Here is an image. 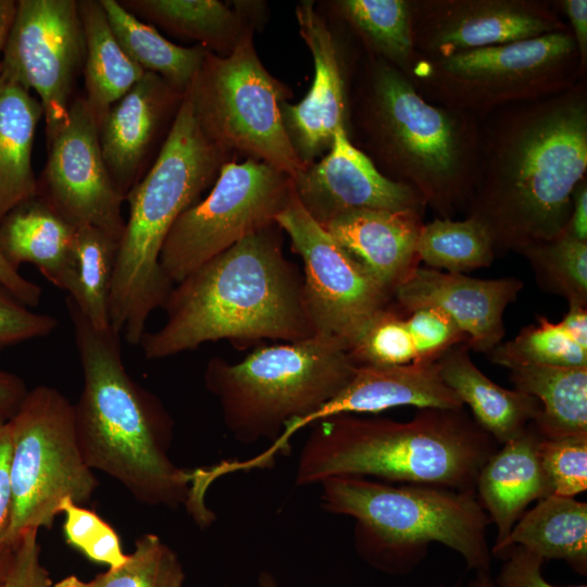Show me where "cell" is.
I'll list each match as a JSON object with an SVG mask.
<instances>
[{
    "mask_svg": "<svg viewBox=\"0 0 587 587\" xmlns=\"http://www.w3.org/2000/svg\"><path fill=\"white\" fill-rule=\"evenodd\" d=\"M587 172V78L550 97L480 118L479 152L465 217L495 253L520 252L563 232Z\"/></svg>",
    "mask_w": 587,
    "mask_h": 587,
    "instance_id": "cell-1",
    "label": "cell"
},
{
    "mask_svg": "<svg viewBox=\"0 0 587 587\" xmlns=\"http://www.w3.org/2000/svg\"><path fill=\"white\" fill-rule=\"evenodd\" d=\"M83 371V389L74 419L83 457L124 486L140 503L184 507L200 527L215 521L207 492L227 474L226 462L183 469L168 455L173 420L161 401L127 372L121 335L111 326L95 328L66 297Z\"/></svg>",
    "mask_w": 587,
    "mask_h": 587,
    "instance_id": "cell-2",
    "label": "cell"
},
{
    "mask_svg": "<svg viewBox=\"0 0 587 587\" xmlns=\"http://www.w3.org/2000/svg\"><path fill=\"white\" fill-rule=\"evenodd\" d=\"M276 226L241 239L173 286L163 305L164 324L139 342L146 359L221 339L294 342L315 335L303 276L286 259Z\"/></svg>",
    "mask_w": 587,
    "mask_h": 587,
    "instance_id": "cell-3",
    "label": "cell"
},
{
    "mask_svg": "<svg viewBox=\"0 0 587 587\" xmlns=\"http://www.w3.org/2000/svg\"><path fill=\"white\" fill-rule=\"evenodd\" d=\"M347 92V126L386 177L410 186L437 217L465 212L476 177L480 120L426 101L410 78L366 53Z\"/></svg>",
    "mask_w": 587,
    "mask_h": 587,
    "instance_id": "cell-4",
    "label": "cell"
},
{
    "mask_svg": "<svg viewBox=\"0 0 587 587\" xmlns=\"http://www.w3.org/2000/svg\"><path fill=\"white\" fill-rule=\"evenodd\" d=\"M311 426L295 485L335 476L474 490L497 441L464 409H419L408 422L337 414Z\"/></svg>",
    "mask_w": 587,
    "mask_h": 587,
    "instance_id": "cell-5",
    "label": "cell"
},
{
    "mask_svg": "<svg viewBox=\"0 0 587 587\" xmlns=\"http://www.w3.org/2000/svg\"><path fill=\"white\" fill-rule=\"evenodd\" d=\"M228 154L202 132L185 95L154 163L127 193L129 204L109 299L111 327L139 346L149 315L174 284L160 265L164 240L179 215L214 184Z\"/></svg>",
    "mask_w": 587,
    "mask_h": 587,
    "instance_id": "cell-6",
    "label": "cell"
},
{
    "mask_svg": "<svg viewBox=\"0 0 587 587\" xmlns=\"http://www.w3.org/2000/svg\"><path fill=\"white\" fill-rule=\"evenodd\" d=\"M320 485L321 508L354 520L355 551L372 567L409 574L438 542L458 552L467 569L490 573V521L474 490L360 476H335Z\"/></svg>",
    "mask_w": 587,
    "mask_h": 587,
    "instance_id": "cell-7",
    "label": "cell"
},
{
    "mask_svg": "<svg viewBox=\"0 0 587 587\" xmlns=\"http://www.w3.org/2000/svg\"><path fill=\"white\" fill-rule=\"evenodd\" d=\"M358 363L340 339L323 335L257 349L238 363L213 358L204 385L240 444L270 440L267 466L290 437L353 377Z\"/></svg>",
    "mask_w": 587,
    "mask_h": 587,
    "instance_id": "cell-8",
    "label": "cell"
},
{
    "mask_svg": "<svg viewBox=\"0 0 587 587\" xmlns=\"http://www.w3.org/2000/svg\"><path fill=\"white\" fill-rule=\"evenodd\" d=\"M428 102L483 118L564 92L587 78L570 28L448 58L417 57L407 75Z\"/></svg>",
    "mask_w": 587,
    "mask_h": 587,
    "instance_id": "cell-9",
    "label": "cell"
},
{
    "mask_svg": "<svg viewBox=\"0 0 587 587\" xmlns=\"http://www.w3.org/2000/svg\"><path fill=\"white\" fill-rule=\"evenodd\" d=\"M204 135L221 150L264 162L294 179L307 165L286 133L280 104L290 90L260 61L252 29L234 51H210L185 93Z\"/></svg>",
    "mask_w": 587,
    "mask_h": 587,
    "instance_id": "cell-10",
    "label": "cell"
},
{
    "mask_svg": "<svg viewBox=\"0 0 587 587\" xmlns=\"http://www.w3.org/2000/svg\"><path fill=\"white\" fill-rule=\"evenodd\" d=\"M10 426L12 508L3 542L15 544L27 529H51L62 500L88 501L98 480L80 451L74 405L58 389L28 390Z\"/></svg>",
    "mask_w": 587,
    "mask_h": 587,
    "instance_id": "cell-11",
    "label": "cell"
},
{
    "mask_svg": "<svg viewBox=\"0 0 587 587\" xmlns=\"http://www.w3.org/2000/svg\"><path fill=\"white\" fill-rule=\"evenodd\" d=\"M292 192V179L264 162L227 161L209 195L171 227L160 253L164 274L177 284L241 239L275 225Z\"/></svg>",
    "mask_w": 587,
    "mask_h": 587,
    "instance_id": "cell-12",
    "label": "cell"
},
{
    "mask_svg": "<svg viewBox=\"0 0 587 587\" xmlns=\"http://www.w3.org/2000/svg\"><path fill=\"white\" fill-rule=\"evenodd\" d=\"M276 224L303 261V297L315 335L348 349L371 319L389 307L391 294L303 208L295 190Z\"/></svg>",
    "mask_w": 587,
    "mask_h": 587,
    "instance_id": "cell-13",
    "label": "cell"
},
{
    "mask_svg": "<svg viewBox=\"0 0 587 587\" xmlns=\"http://www.w3.org/2000/svg\"><path fill=\"white\" fill-rule=\"evenodd\" d=\"M84 60L85 39L76 0L17 1L0 76L37 93L47 141L67 116Z\"/></svg>",
    "mask_w": 587,
    "mask_h": 587,
    "instance_id": "cell-14",
    "label": "cell"
},
{
    "mask_svg": "<svg viewBox=\"0 0 587 587\" xmlns=\"http://www.w3.org/2000/svg\"><path fill=\"white\" fill-rule=\"evenodd\" d=\"M37 195L75 227L93 226L121 241L125 201L104 163L97 120L85 97L73 98L51 140Z\"/></svg>",
    "mask_w": 587,
    "mask_h": 587,
    "instance_id": "cell-15",
    "label": "cell"
},
{
    "mask_svg": "<svg viewBox=\"0 0 587 587\" xmlns=\"http://www.w3.org/2000/svg\"><path fill=\"white\" fill-rule=\"evenodd\" d=\"M417 57L441 59L569 28L550 0H411Z\"/></svg>",
    "mask_w": 587,
    "mask_h": 587,
    "instance_id": "cell-16",
    "label": "cell"
},
{
    "mask_svg": "<svg viewBox=\"0 0 587 587\" xmlns=\"http://www.w3.org/2000/svg\"><path fill=\"white\" fill-rule=\"evenodd\" d=\"M307 212L323 225L357 209L416 211L426 205L410 186L382 174L350 140L345 125L335 133L328 153L292 179Z\"/></svg>",
    "mask_w": 587,
    "mask_h": 587,
    "instance_id": "cell-17",
    "label": "cell"
},
{
    "mask_svg": "<svg viewBox=\"0 0 587 587\" xmlns=\"http://www.w3.org/2000/svg\"><path fill=\"white\" fill-rule=\"evenodd\" d=\"M523 285L514 277L480 279L417 266L391 298L407 313L420 308L441 311L465 335L469 349L489 353L501 344L504 311Z\"/></svg>",
    "mask_w": 587,
    "mask_h": 587,
    "instance_id": "cell-18",
    "label": "cell"
},
{
    "mask_svg": "<svg viewBox=\"0 0 587 587\" xmlns=\"http://www.w3.org/2000/svg\"><path fill=\"white\" fill-rule=\"evenodd\" d=\"M296 18L313 58L314 79L299 103L284 101L280 112L290 142L308 166L329 150L336 130L341 125L347 126L348 90L337 41L313 2H299Z\"/></svg>",
    "mask_w": 587,
    "mask_h": 587,
    "instance_id": "cell-19",
    "label": "cell"
},
{
    "mask_svg": "<svg viewBox=\"0 0 587 587\" xmlns=\"http://www.w3.org/2000/svg\"><path fill=\"white\" fill-rule=\"evenodd\" d=\"M184 95L157 74L142 77L97 120L99 143L110 177L125 200L141 179L160 129Z\"/></svg>",
    "mask_w": 587,
    "mask_h": 587,
    "instance_id": "cell-20",
    "label": "cell"
},
{
    "mask_svg": "<svg viewBox=\"0 0 587 587\" xmlns=\"http://www.w3.org/2000/svg\"><path fill=\"white\" fill-rule=\"evenodd\" d=\"M423 213L357 209L339 214L323 228L391 294L419 266L416 242Z\"/></svg>",
    "mask_w": 587,
    "mask_h": 587,
    "instance_id": "cell-21",
    "label": "cell"
},
{
    "mask_svg": "<svg viewBox=\"0 0 587 587\" xmlns=\"http://www.w3.org/2000/svg\"><path fill=\"white\" fill-rule=\"evenodd\" d=\"M407 405L464 408L442 380L437 360L392 366L359 365L350 382L309 419L307 426L332 415L378 413Z\"/></svg>",
    "mask_w": 587,
    "mask_h": 587,
    "instance_id": "cell-22",
    "label": "cell"
},
{
    "mask_svg": "<svg viewBox=\"0 0 587 587\" xmlns=\"http://www.w3.org/2000/svg\"><path fill=\"white\" fill-rule=\"evenodd\" d=\"M540 439L530 423L497 449L478 473L475 495L497 528L492 547L507 538L530 502L553 495L538 454Z\"/></svg>",
    "mask_w": 587,
    "mask_h": 587,
    "instance_id": "cell-23",
    "label": "cell"
},
{
    "mask_svg": "<svg viewBox=\"0 0 587 587\" xmlns=\"http://www.w3.org/2000/svg\"><path fill=\"white\" fill-rule=\"evenodd\" d=\"M76 228L36 195L0 221V252L16 270L22 263L35 265L51 284L72 296Z\"/></svg>",
    "mask_w": 587,
    "mask_h": 587,
    "instance_id": "cell-24",
    "label": "cell"
},
{
    "mask_svg": "<svg viewBox=\"0 0 587 587\" xmlns=\"http://www.w3.org/2000/svg\"><path fill=\"white\" fill-rule=\"evenodd\" d=\"M439 374L463 404H467L475 422L498 445L519 437L535 421L539 401L517 389H505L487 377L473 363L469 347L459 344L437 359Z\"/></svg>",
    "mask_w": 587,
    "mask_h": 587,
    "instance_id": "cell-25",
    "label": "cell"
},
{
    "mask_svg": "<svg viewBox=\"0 0 587 587\" xmlns=\"http://www.w3.org/2000/svg\"><path fill=\"white\" fill-rule=\"evenodd\" d=\"M520 546L545 560H563L577 574H587V503L550 495L524 512L507 538L490 549L499 558Z\"/></svg>",
    "mask_w": 587,
    "mask_h": 587,
    "instance_id": "cell-26",
    "label": "cell"
},
{
    "mask_svg": "<svg viewBox=\"0 0 587 587\" xmlns=\"http://www.w3.org/2000/svg\"><path fill=\"white\" fill-rule=\"evenodd\" d=\"M42 116L39 99L0 76V221L37 195L32 153Z\"/></svg>",
    "mask_w": 587,
    "mask_h": 587,
    "instance_id": "cell-27",
    "label": "cell"
},
{
    "mask_svg": "<svg viewBox=\"0 0 587 587\" xmlns=\"http://www.w3.org/2000/svg\"><path fill=\"white\" fill-rule=\"evenodd\" d=\"M509 370L515 389L540 403L533 425L541 438L587 434V366L523 364Z\"/></svg>",
    "mask_w": 587,
    "mask_h": 587,
    "instance_id": "cell-28",
    "label": "cell"
},
{
    "mask_svg": "<svg viewBox=\"0 0 587 587\" xmlns=\"http://www.w3.org/2000/svg\"><path fill=\"white\" fill-rule=\"evenodd\" d=\"M122 7L167 33L226 57L252 29L241 12L217 0H121Z\"/></svg>",
    "mask_w": 587,
    "mask_h": 587,
    "instance_id": "cell-29",
    "label": "cell"
},
{
    "mask_svg": "<svg viewBox=\"0 0 587 587\" xmlns=\"http://www.w3.org/2000/svg\"><path fill=\"white\" fill-rule=\"evenodd\" d=\"M85 39V99L96 120L145 74L122 49L100 0L77 1Z\"/></svg>",
    "mask_w": 587,
    "mask_h": 587,
    "instance_id": "cell-30",
    "label": "cell"
},
{
    "mask_svg": "<svg viewBox=\"0 0 587 587\" xmlns=\"http://www.w3.org/2000/svg\"><path fill=\"white\" fill-rule=\"evenodd\" d=\"M100 1L111 29L125 53L145 72L157 74L185 96L208 50L199 45H175L153 26L125 10L118 1Z\"/></svg>",
    "mask_w": 587,
    "mask_h": 587,
    "instance_id": "cell-31",
    "label": "cell"
},
{
    "mask_svg": "<svg viewBox=\"0 0 587 587\" xmlns=\"http://www.w3.org/2000/svg\"><path fill=\"white\" fill-rule=\"evenodd\" d=\"M336 15L360 38L366 53L408 75L417 58L412 39L411 0H339Z\"/></svg>",
    "mask_w": 587,
    "mask_h": 587,
    "instance_id": "cell-32",
    "label": "cell"
},
{
    "mask_svg": "<svg viewBox=\"0 0 587 587\" xmlns=\"http://www.w3.org/2000/svg\"><path fill=\"white\" fill-rule=\"evenodd\" d=\"M416 255L434 270L463 273L489 266L496 258L485 227L471 217H436L424 223L416 242Z\"/></svg>",
    "mask_w": 587,
    "mask_h": 587,
    "instance_id": "cell-33",
    "label": "cell"
},
{
    "mask_svg": "<svg viewBox=\"0 0 587 587\" xmlns=\"http://www.w3.org/2000/svg\"><path fill=\"white\" fill-rule=\"evenodd\" d=\"M118 245L120 241L93 226L76 228L75 289L67 297L98 329L111 326L109 299Z\"/></svg>",
    "mask_w": 587,
    "mask_h": 587,
    "instance_id": "cell-34",
    "label": "cell"
},
{
    "mask_svg": "<svg viewBox=\"0 0 587 587\" xmlns=\"http://www.w3.org/2000/svg\"><path fill=\"white\" fill-rule=\"evenodd\" d=\"M492 363L511 369L523 364L565 367L587 366V344L563 324L537 316L536 323L521 329L511 340L489 352Z\"/></svg>",
    "mask_w": 587,
    "mask_h": 587,
    "instance_id": "cell-35",
    "label": "cell"
},
{
    "mask_svg": "<svg viewBox=\"0 0 587 587\" xmlns=\"http://www.w3.org/2000/svg\"><path fill=\"white\" fill-rule=\"evenodd\" d=\"M538 284L562 296L569 305L587 308V241L566 232L521 250Z\"/></svg>",
    "mask_w": 587,
    "mask_h": 587,
    "instance_id": "cell-36",
    "label": "cell"
},
{
    "mask_svg": "<svg viewBox=\"0 0 587 587\" xmlns=\"http://www.w3.org/2000/svg\"><path fill=\"white\" fill-rule=\"evenodd\" d=\"M185 572L175 551L154 534L137 538L125 562L97 575L92 587H183Z\"/></svg>",
    "mask_w": 587,
    "mask_h": 587,
    "instance_id": "cell-37",
    "label": "cell"
},
{
    "mask_svg": "<svg viewBox=\"0 0 587 587\" xmlns=\"http://www.w3.org/2000/svg\"><path fill=\"white\" fill-rule=\"evenodd\" d=\"M349 352L358 365L392 366L417 360L405 315L390 307L371 319Z\"/></svg>",
    "mask_w": 587,
    "mask_h": 587,
    "instance_id": "cell-38",
    "label": "cell"
},
{
    "mask_svg": "<svg viewBox=\"0 0 587 587\" xmlns=\"http://www.w3.org/2000/svg\"><path fill=\"white\" fill-rule=\"evenodd\" d=\"M538 454L553 495L572 497L587 488V434L541 438Z\"/></svg>",
    "mask_w": 587,
    "mask_h": 587,
    "instance_id": "cell-39",
    "label": "cell"
},
{
    "mask_svg": "<svg viewBox=\"0 0 587 587\" xmlns=\"http://www.w3.org/2000/svg\"><path fill=\"white\" fill-rule=\"evenodd\" d=\"M412 336L416 362L436 361L459 344H465V335L445 313L433 308L415 309L405 315Z\"/></svg>",
    "mask_w": 587,
    "mask_h": 587,
    "instance_id": "cell-40",
    "label": "cell"
},
{
    "mask_svg": "<svg viewBox=\"0 0 587 587\" xmlns=\"http://www.w3.org/2000/svg\"><path fill=\"white\" fill-rule=\"evenodd\" d=\"M58 324L55 316L33 311L0 285V351L47 337Z\"/></svg>",
    "mask_w": 587,
    "mask_h": 587,
    "instance_id": "cell-41",
    "label": "cell"
},
{
    "mask_svg": "<svg viewBox=\"0 0 587 587\" xmlns=\"http://www.w3.org/2000/svg\"><path fill=\"white\" fill-rule=\"evenodd\" d=\"M49 571L41 561L38 529L23 532L15 545L14 560L4 587H50Z\"/></svg>",
    "mask_w": 587,
    "mask_h": 587,
    "instance_id": "cell-42",
    "label": "cell"
},
{
    "mask_svg": "<svg viewBox=\"0 0 587 587\" xmlns=\"http://www.w3.org/2000/svg\"><path fill=\"white\" fill-rule=\"evenodd\" d=\"M499 559H503L496 587H587L586 585L555 586L547 582L541 573L545 562L541 558L520 546L507 549Z\"/></svg>",
    "mask_w": 587,
    "mask_h": 587,
    "instance_id": "cell-43",
    "label": "cell"
},
{
    "mask_svg": "<svg viewBox=\"0 0 587 587\" xmlns=\"http://www.w3.org/2000/svg\"><path fill=\"white\" fill-rule=\"evenodd\" d=\"M59 511L65 514L63 530L66 541L78 550L107 523L97 513L76 504L70 498L62 500Z\"/></svg>",
    "mask_w": 587,
    "mask_h": 587,
    "instance_id": "cell-44",
    "label": "cell"
},
{
    "mask_svg": "<svg viewBox=\"0 0 587 587\" xmlns=\"http://www.w3.org/2000/svg\"><path fill=\"white\" fill-rule=\"evenodd\" d=\"M11 454L10 419L0 414V544L4 541L11 520Z\"/></svg>",
    "mask_w": 587,
    "mask_h": 587,
    "instance_id": "cell-45",
    "label": "cell"
},
{
    "mask_svg": "<svg viewBox=\"0 0 587 587\" xmlns=\"http://www.w3.org/2000/svg\"><path fill=\"white\" fill-rule=\"evenodd\" d=\"M89 560L110 567L123 564L127 558L122 550L117 533L108 524L80 549Z\"/></svg>",
    "mask_w": 587,
    "mask_h": 587,
    "instance_id": "cell-46",
    "label": "cell"
},
{
    "mask_svg": "<svg viewBox=\"0 0 587 587\" xmlns=\"http://www.w3.org/2000/svg\"><path fill=\"white\" fill-rule=\"evenodd\" d=\"M555 4L562 16L566 17L565 22L575 40L582 70L587 74V1L557 0Z\"/></svg>",
    "mask_w": 587,
    "mask_h": 587,
    "instance_id": "cell-47",
    "label": "cell"
},
{
    "mask_svg": "<svg viewBox=\"0 0 587 587\" xmlns=\"http://www.w3.org/2000/svg\"><path fill=\"white\" fill-rule=\"evenodd\" d=\"M0 285L29 308L40 303L42 289L24 277L0 252Z\"/></svg>",
    "mask_w": 587,
    "mask_h": 587,
    "instance_id": "cell-48",
    "label": "cell"
},
{
    "mask_svg": "<svg viewBox=\"0 0 587 587\" xmlns=\"http://www.w3.org/2000/svg\"><path fill=\"white\" fill-rule=\"evenodd\" d=\"M27 391L21 377L10 372L0 371V414L11 419Z\"/></svg>",
    "mask_w": 587,
    "mask_h": 587,
    "instance_id": "cell-49",
    "label": "cell"
},
{
    "mask_svg": "<svg viewBox=\"0 0 587 587\" xmlns=\"http://www.w3.org/2000/svg\"><path fill=\"white\" fill-rule=\"evenodd\" d=\"M563 230L587 241V178L575 189L571 214Z\"/></svg>",
    "mask_w": 587,
    "mask_h": 587,
    "instance_id": "cell-50",
    "label": "cell"
},
{
    "mask_svg": "<svg viewBox=\"0 0 587 587\" xmlns=\"http://www.w3.org/2000/svg\"><path fill=\"white\" fill-rule=\"evenodd\" d=\"M17 1L0 0V52L5 47L15 14Z\"/></svg>",
    "mask_w": 587,
    "mask_h": 587,
    "instance_id": "cell-51",
    "label": "cell"
},
{
    "mask_svg": "<svg viewBox=\"0 0 587 587\" xmlns=\"http://www.w3.org/2000/svg\"><path fill=\"white\" fill-rule=\"evenodd\" d=\"M15 544H0V587H4L14 560Z\"/></svg>",
    "mask_w": 587,
    "mask_h": 587,
    "instance_id": "cell-52",
    "label": "cell"
},
{
    "mask_svg": "<svg viewBox=\"0 0 587 587\" xmlns=\"http://www.w3.org/2000/svg\"><path fill=\"white\" fill-rule=\"evenodd\" d=\"M50 587H92L91 582H84L75 575L67 576Z\"/></svg>",
    "mask_w": 587,
    "mask_h": 587,
    "instance_id": "cell-53",
    "label": "cell"
},
{
    "mask_svg": "<svg viewBox=\"0 0 587 587\" xmlns=\"http://www.w3.org/2000/svg\"><path fill=\"white\" fill-rule=\"evenodd\" d=\"M469 587H496V585L490 573L478 572L469 583Z\"/></svg>",
    "mask_w": 587,
    "mask_h": 587,
    "instance_id": "cell-54",
    "label": "cell"
},
{
    "mask_svg": "<svg viewBox=\"0 0 587 587\" xmlns=\"http://www.w3.org/2000/svg\"><path fill=\"white\" fill-rule=\"evenodd\" d=\"M258 587H279L276 577L270 571H261L258 576Z\"/></svg>",
    "mask_w": 587,
    "mask_h": 587,
    "instance_id": "cell-55",
    "label": "cell"
},
{
    "mask_svg": "<svg viewBox=\"0 0 587 587\" xmlns=\"http://www.w3.org/2000/svg\"><path fill=\"white\" fill-rule=\"evenodd\" d=\"M439 587H444L442 585H440Z\"/></svg>",
    "mask_w": 587,
    "mask_h": 587,
    "instance_id": "cell-56",
    "label": "cell"
}]
</instances>
